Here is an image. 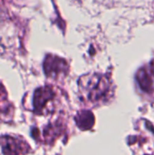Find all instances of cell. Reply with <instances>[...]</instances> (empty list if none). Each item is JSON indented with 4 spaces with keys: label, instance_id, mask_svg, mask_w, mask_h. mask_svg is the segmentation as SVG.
<instances>
[{
    "label": "cell",
    "instance_id": "obj_1",
    "mask_svg": "<svg viewBox=\"0 0 154 155\" xmlns=\"http://www.w3.org/2000/svg\"><path fill=\"white\" fill-rule=\"evenodd\" d=\"M79 93L83 102L99 104L108 101L113 94L110 79L101 74H87L78 81Z\"/></svg>",
    "mask_w": 154,
    "mask_h": 155
},
{
    "label": "cell",
    "instance_id": "obj_2",
    "mask_svg": "<svg viewBox=\"0 0 154 155\" xmlns=\"http://www.w3.org/2000/svg\"><path fill=\"white\" fill-rule=\"evenodd\" d=\"M56 93L51 86L38 88L34 94L33 104L36 114H44L51 113L54 109Z\"/></svg>",
    "mask_w": 154,
    "mask_h": 155
},
{
    "label": "cell",
    "instance_id": "obj_3",
    "mask_svg": "<svg viewBox=\"0 0 154 155\" xmlns=\"http://www.w3.org/2000/svg\"><path fill=\"white\" fill-rule=\"evenodd\" d=\"M44 71L46 76L58 79L59 77L66 75L68 64L64 59L54 54H48L44 61Z\"/></svg>",
    "mask_w": 154,
    "mask_h": 155
},
{
    "label": "cell",
    "instance_id": "obj_4",
    "mask_svg": "<svg viewBox=\"0 0 154 155\" xmlns=\"http://www.w3.org/2000/svg\"><path fill=\"white\" fill-rule=\"evenodd\" d=\"M0 147L4 155L25 154L29 149L28 145L25 143L9 136L0 137Z\"/></svg>",
    "mask_w": 154,
    "mask_h": 155
},
{
    "label": "cell",
    "instance_id": "obj_5",
    "mask_svg": "<svg viewBox=\"0 0 154 155\" xmlns=\"http://www.w3.org/2000/svg\"><path fill=\"white\" fill-rule=\"evenodd\" d=\"M136 81L140 88L148 94L154 92V66L152 64H147L142 67L137 74Z\"/></svg>",
    "mask_w": 154,
    "mask_h": 155
},
{
    "label": "cell",
    "instance_id": "obj_6",
    "mask_svg": "<svg viewBox=\"0 0 154 155\" xmlns=\"http://www.w3.org/2000/svg\"><path fill=\"white\" fill-rule=\"evenodd\" d=\"M76 123L80 128H82L83 130H86L93 125L94 118L90 112H82L77 115Z\"/></svg>",
    "mask_w": 154,
    "mask_h": 155
},
{
    "label": "cell",
    "instance_id": "obj_7",
    "mask_svg": "<svg viewBox=\"0 0 154 155\" xmlns=\"http://www.w3.org/2000/svg\"><path fill=\"white\" fill-rule=\"evenodd\" d=\"M5 102H6V93L4 86L0 83V105L5 104Z\"/></svg>",
    "mask_w": 154,
    "mask_h": 155
}]
</instances>
